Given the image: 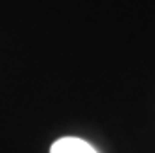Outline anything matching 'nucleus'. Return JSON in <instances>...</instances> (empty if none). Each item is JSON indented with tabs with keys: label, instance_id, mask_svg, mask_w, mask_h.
Returning a JSON list of instances; mask_svg holds the SVG:
<instances>
[{
	"label": "nucleus",
	"instance_id": "1",
	"mask_svg": "<svg viewBox=\"0 0 155 153\" xmlns=\"http://www.w3.org/2000/svg\"><path fill=\"white\" fill-rule=\"evenodd\" d=\"M50 153H98L89 142L76 138V137H65L55 140L50 148Z\"/></svg>",
	"mask_w": 155,
	"mask_h": 153
}]
</instances>
